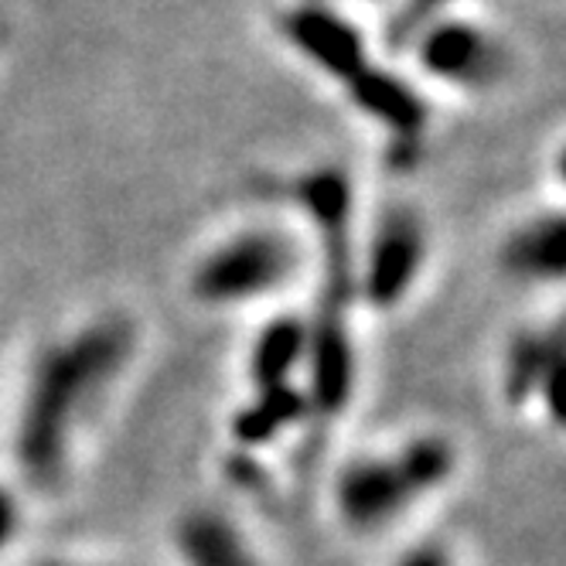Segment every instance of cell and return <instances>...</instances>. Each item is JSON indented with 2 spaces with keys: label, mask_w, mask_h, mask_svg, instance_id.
<instances>
[{
  "label": "cell",
  "mask_w": 566,
  "mask_h": 566,
  "mask_svg": "<svg viewBox=\"0 0 566 566\" xmlns=\"http://www.w3.org/2000/svg\"><path fill=\"white\" fill-rule=\"evenodd\" d=\"M8 42V24H4V14H0V49H4Z\"/></svg>",
  "instance_id": "cell-17"
},
{
  "label": "cell",
  "mask_w": 566,
  "mask_h": 566,
  "mask_svg": "<svg viewBox=\"0 0 566 566\" xmlns=\"http://www.w3.org/2000/svg\"><path fill=\"white\" fill-rule=\"evenodd\" d=\"M181 566H260L247 533L219 509H188L175 525Z\"/></svg>",
  "instance_id": "cell-9"
},
{
  "label": "cell",
  "mask_w": 566,
  "mask_h": 566,
  "mask_svg": "<svg viewBox=\"0 0 566 566\" xmlns=\"http://www.w3.org/2000/svg\"><path fill=\"white\" fill-rule=\"evenodd\" d=\"M430 83L461 93H484L505 83L512 72V52L502 38L468 14H443L407 49Z\"/></svg>",
  "instance_id": "cell-5"
},
{
  "label": "cell",
  "mask_w": 566,
  "mask_h": 566,
  "mask_svg": "<svg viewBox=\"0 0 566 566\" xmlns=\"http://www.w3.org/2000/svg\"><path fill=\"white\" fill-rule=\"evenodd\" d=\"M18 530H21V505L14 492L0 484V553L18 539Z\"/></svg>",
  "instance_id": "cell-14"
},
{
  "label": "cell",
  "mask_w": 566,
  "mask_h": 566,
  "mask_svg": "<svg viewBox=\"0 0 566 566\" xmlns=\"http://www.w3.org/2000/svg\"><path fill=\"white\" fill-rule=\"evenodd\" d=\"M42 566H103V563H78V559H75V563H72V559H45Z\"/></svg>",
  "instance_id": "cell-16"
},
{
  "label": "cell",
  "mask_w": 566,
  "mask_h": 566,
  "mask_svg": "<svg viewBox=\"0 0 566 566\" xmlns=\"http://www.w3.org/2000/svg\"><path fill=\"white\" fill-rule=\"evenodd\" d=\"M563 219L559 212H539L518 222L499 250L502 270L518 283H559L563 280Z\"/></svg>",
  "instance_id": "cell-10"
},
{
  "label": "cell",
  "mask_w": 566,
  "mask_h": 566,
  "mask_svg": "<svg viewBox=\"0 0 566 566\" xmlns=\"http://www.w3.org/2000/svg\"><path fill=\"white\" fill-rule=\"evenodd\" d=\"M396 566H454V563H451V556H448V549H443V546L423 543V546L410 549L407 556H399Z\"/></svg>",
  "instance_id": "cell-15"
},
{
  "label": "cell",
  "mask_w": 566,
  "mask_h": 566,
  "mask_svg": "<svg viewBox=\"0 0 566 566\" xmlns=\"http://www.w3.org/2000/svg\"><path fill=\"white\" fill-rule=\"evenodd\" d=\"M430 232L423 216L396 201L379 212L355 250V297L376 311H396L427 270Z\"/></svg>",
  "instance_id": "cell-4"
},
{
  "label": "cell",
  "mask_w": 566,
  "mask_h": 566,
  "mask_svg": "<svg viewBox=\"0 0 566 566\" xmlns=\"http://www.w3.org/2000/svg\"><path fill=\"white\" fill-rule=\"evenodd\" d=\"M276 31L301 62L342 90L376 62L361 28L332 0H291L276 14Z\"/></svg>",
  "instance_id": "cell-6"
},
{
  "label": "cell",
  "mask_w": 566,
  "mask_h": 566,
  "mask_svg": "<svg viewBox=\"0 0 566 566\" xmlns=\"http://www.w3.org/2000/svg\"><path fill=\"white\" fill-rule=\"evenodd\" d=\"M559 373H563V332L530 328L509 342L502 361V392L512 407L546 402L553 420H559Z\"/></svg>",
  "instance_id": "cell-7"
},
{
  "label": "cell",
  "mask_w": 566,
  "mask_h": 566,
  "mask_svg": "<svg viewBox=\"0 0 566 566\" xmlns=\"http://www.w3.org/2000/svg\"><path fill=\"white\" fill-rule=\"evenodd\" d=\"M301 250L287 229H235L198 256L191 270V297L206 307L229 311L273 297L294 276Z\"/></svg>",
  "instance_id": "cell-3"
},
{
  "label": "cell",
  "mask_w": 566,
  "mask_h": 566,
  "mask_svg": "<svg viewBox=\"0 0 566 566\" xmlns=\"http://www.w3.org/2000/svg\"><path fill=\"white\" fill-rule=\"evenodd\" d=\"M307 361V317L283 314L260 328L250 348V379L253 389L291 386Z\"/></svg>",
  "instance_id": "cell-11"
},
{
  "label": "cell",
  "mask_w": 566,
  "mask_h": 566,
  "mask_svg": "<svg viewBox=\"0 0 566 566\" xmlns=\"http://www.w3.org/2000/svg\"><path fill=\"white\" fill-rule=\"evenodd\" d=\"M137 328L124 314H99L31 358L11 423V458L24 484L52 492L65 481L75 433L124 376Z\"/></svg>",
  "instance_id": "cell-1"
},
{
  "label": "cell",
  "mask_w": 566,
  "mask_h": 566,
  "mask_svg": "<svg viewBox=\"0 0 566 566\" xmlns=\"http://www.w3.org/2000/svg\"><path fill=\"white\" fill-rule=\"evenodd\" d=\"M454 8H458V0H407V4L396 11L386 31V42L392 49H410L420 31H427L437 18L451 14Z\"/></svg>",
  "instance_id": "cell-13"
},
{
  "label": "cell",
  "mask_w": 566,
  "mask_h": 566,
  "mask_svg": "<svg viewBox=\"0 0 566 566\" xmlns=\"http://www.w3.org/2000/svg\"><path fill=\"white\" fill-rule=\"evenodd\" d=\"M458 468V448L443 433H417L382 454L355 458L338 471L335 512L355 533H379L440 492Z\"/></svg>",
  "instance_id": "cell-2"
},
{
  "label": "cell",
  "mask_w": 566,
  "mask_h": 566,
  "mask_svg": "<svg viewBox=\"0 0 566 566\" xmlns=\"http://www.w3.org/2000/svg\"><path fill=\"white\" fill-rule=\"evenodd\" d=\"M345 93L361 116L373 119V127L386 130L402 147L413 144L430 124V106L420 96V90L410 78H402L376 62L358 78H352Z\"/></svg>",
  "instance_id": "cell-8"
},
{
  "label": "cell",
  "mask_w": 566,
  "mask_h": 566,
  "mask_svg": "<svg viewBox=\"0 0 566 566\" xmlns=\"http://www.w3.org/2000/svg\"><path fill=\"white\" fill-rule=\"evenodd\" d=\"M311 420V407L301 382L253 389V399L235 413L232 433L242 448H263L283 430H294Z\"/></svg>",
  "instance_id": "cell-12"
}]
</instances>
